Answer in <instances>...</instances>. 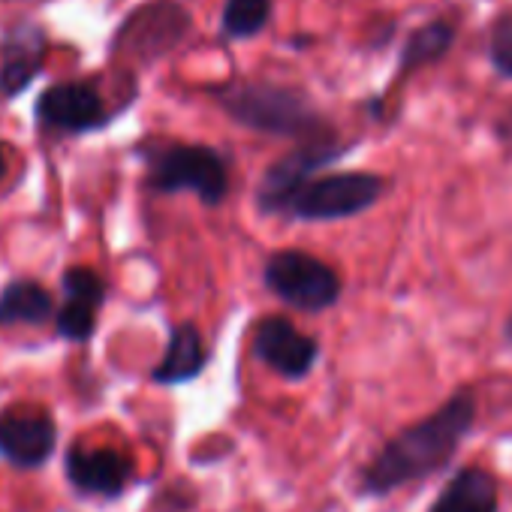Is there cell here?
Here are the masks:
<instances>
[{"label":"cell","mask_w":512,"mask_h":512,"mask_svg":"<svg viewBox=\"0 0 512 512\" xmlns=\"http://www.w3.org/2000/svg\"><path fill=\"white\" fill-rule=\"evenodd\" d=\"M476 416V392L470 386L455 389L437 410L404 425L371 455V461L359 467L356 491L380 500L446 470L470 437Z\"/></svg>","instance_id":"obj_1"},{"label":"cell","mask_w":512,"mask_h":512,"mask_svg":"<svg viewBox=\"0 0 512 512\" xmlns=\"http://www.w3.org/2000/svg\"><path fill=\"white\" fill-rule=\"evenodd\" d=\"M214 103L238 124L256 133L293 142L335 139L332 121L320 112L314 97L296 85L272 79H229L220 88H208Z\"/></svg>","instance_id":"obj_2"},{"label":"cell","mask_w":512,"mask_h":512,"mask_svg":"<svg viewBox=\"0 0 512 512\" xmlns=\"http://www.w3.org/2000/svg\"><path fill=\"white\" fill-rule=\"evenodd\" d=\"M133 154L145 166V187L151 193H193L205 208H220L229 196V157L214 145L148 139Z\"/></svg>","instance_id":"obj_3"},{"label":"cell","mask_w":512,"mask_h":512,"mask_svg":"<svg viewBox=\"0 0 512 512\" xmlns=\"http://www.w3.org/2000/svg\"><path fill=\"white\" fill-rule=\"evenodd\" d=\"M389 187V178L380 172L350 169V172H320L314 175L281 211L287 220L302 223H332L350 220L371 211Z\"/></svg>","instance_id":"obj_4"},{"label":"cell","mask_w":512,"mask_h":512,"mask_svg":"<svg viewBox=\"0 0 512 512\" xmlns=\"http://www.w3.org/2000/svg\"><path fill=\"white\" fill-rule=\"evenodd\" d=\"M263 287L299 314H323L344 296L341 275L320 256L296 247L269 253L263 266Z\"/></svg>","instance_id":"obj_5"},{"label":"cell","mask_w":512,"mask_h":512,"mask_svg":"<svg viewBox=\"0 0 512 512\" xmlns=\"http://www.w3.org/2000/svg\"><path fill=\"white\" fill-rule=\"evenodd\" d=\"M190 25L193 19L178 0H145L118 25L109 43V55L136 61L142 67L154 64L190 34Z\"/></svg>","instance_id":"obj_6"},{"label":"cell","mask_w":512,"mask_h":512,"mask_svg":"<svg viewBox=\"0 0 512 512\" xmlns=\"http://www.w3.org/2000/svg\"><path fill=\"white\" fill-rule=\"evenodd\" d=\"M124 109H109L97 79H67L40 91L34 103L37 127L58 136H88L106 130Z\"/></svg>","instance_id":"obj_7"},{"label":"cell","mask_w":512,"mask_h":512,"mask_svg":"<svg viewBox=\"0 0 512 512\" xmlns=\"http://www.w3.org/2000/svg\"><path fill=\"white\" fill-rule=\"evenodd\" d=\"M353 151V142H341L335 139H320V142H302L299 148H293L290 154H284L281 160H275L260 184H256V208L266 217H281L284 205L323 169H329L332 163H338L341 157H347Z\"/></svg>","instance_id":"obj_8"},{"label":"cell","mask_w":512,"mask_h":512,"mask_svg":"<svg viewBox=\"0 0 512 512\" xmlns=\"http://www.w3.org/2000/svg\"><path fill=\"white\" fill-rule=\"evenodd\" d=\"M250 350L256 362H263L269 371H275L284 380H305L320 362V341L314 335H305L290 317H263L253 329Z\"/></svg>","instance_id":"obj_9"},{"label":"cell","mask_w":512,"mask_h":512,"mask_svg":"<svg viewBox=\"0 0 512 512\" xmlns=\"http://www.w3.org/2000/svg\"><path fill=\"white\" fill-rule=\"evenodd\" d=\"M58 449L55 416L43 407L0 410V458L10 467L31 473L43 470Z\"/></svg>","instance_id":"obj_10"},{"label":"cell","mask_w":512,"mask_h":512,"mask_svg":"<svg viewBox=\"0 0 512 512\" xmlns=\"http://www.w3.org/2000/svg\"><path fill=\"white\" fill-rule=\"evenodd\" d=\"M64 476L79 497L118 500L136 482V464L121 449L73 443L64 455Z\"/></svg>","instance_id":"obj_11"},{"label":"cell","mask_w":512,"mask_h":512,"mask_svg":"<svg viewBox=\"0 0 512 512\" xmlns=\"http://www.w3.org/2000/svg\"><path fill=\"white\" fill-rule=\"evenodd\" d=\"M109 299V284L91 266H70L61 275V305L55 314L58 338L70 344H88L97 335L100 311Z\"/></svg>","instance_id":"obj_12"},{"label":"cell","mask_w":512,"mask_h":512,"mask_svg":"<svg viewBox=\"0 0 512 512\" xmlns=\"http://www.w3.org/2000/svg\"><path fill=\"white\" fill-rule=\"evenodd\" d=\"M49 58V34L37 22H19L7 28L0 46V97H22L40 76Z\"/></svg>","instance_id":"obj_13"},{"label":"cell","mask_w":512,"mask_h":512,"mask_svg":"<svg viewBox=\"0 0 512 512\" xmlns=\"http://www.w3.org/2000/svg\"><path fill=\"white\" fill-rule=\"evenodd\" d=\"M208 362H211V350H208L199 326L184 320L169 329L166 350L148 377L154 386H184V383L199 380L205 374Z\"/></svg>","instance_id":"obj_14"},{"label":"cell","mask_w":512,"mask_h":512,"mask_svg":"<svg viewBox=\"0 0 512 512\" xmlns=\"http://www.w3.org/2000/svg\"><path fill=\"white\" fill-rule=\"evenodd\" d=\"M428 512H500V485L497 476L479 464L458 467Z\"/></svg>","instance_id":"obj_15"},{"label":"cell","mask_w":512,"mask_h":512,"mask_svg":"<svg viewBox=\"0 0 512 512\" xmlns=\"http://www.w3.org/2000/svg\"><path fill=\"white\" fill-rule=\"evenodd\" d=\"M58 302L37 278H13L0 287V326L55 323Z\"/></svg>","instance_id":"obj_16"},{"label":"cell","mask_w":512,"mask_h":512,"mask_svg":"<svg viewBox=\"0 0 512 512\" xmlns=\"http://www.w3.org/2000/svg\"><path fill=\"white\" fill-rule=\"evenodd\" d=\"M455 37H458V31L446 19H434V22H425L422 28H416L401 46L398 67H395L398 82L431 67V64H440L449 55V49L455 46Z\"/></svg>","instance_id":"obj_17"},{"label":"cell","mask_w":512,"mask_h":512,"mask_svg":"<svg viewBox=\"0 0 512 512\" xmlns=\"http://www.w3.org/2000/svg\"><path fill=\"white\" fill-rule=\"evenodd\" d=\"M275 16V0H223L220 37L223 40H253L260 37Z\"/></svg>","instance_id":"obj_18"},{"label":"cell","mask_w":512,"mask_h":512,"mask_svg":"<svg viewBox=\"0 0 512 512\" xmlns=\"http://www.w3.org/2000/svg\"><path fill=\"white\" fill-rule=\"evenodd\" d=\"M488 64L500 79H512V13H500L488 28Z\"/></svg>","instance_id":"obj_19"},{"label":"cell","mask_w":512,"mask_h":512,"mask_svg":"<svg viewBox=\"0 0 512 512\" xmlns=\"http://www.w3.org/2000/svg\"><path fill=\"white\" fill-rule=\"evenodd\" d=\"M7 169H10V154H7V142L0 139V178L7 175Z\"/></svg>","instance_id":"obj_20"},{"label":"cell","mask_w":512,"mask_h":512,"mask_svg":"<svg viewBox=\"0 0 512 512\" xmlns=\"http://www.w3.org/2000/svg\"><path fill=\"white\" fill-rule=\"evenodd\" d=\"M503 338H506V344L512 347V317L506 320V326H503Z\"/></svg>","instance_id":"obj_21"}]
</instances>
